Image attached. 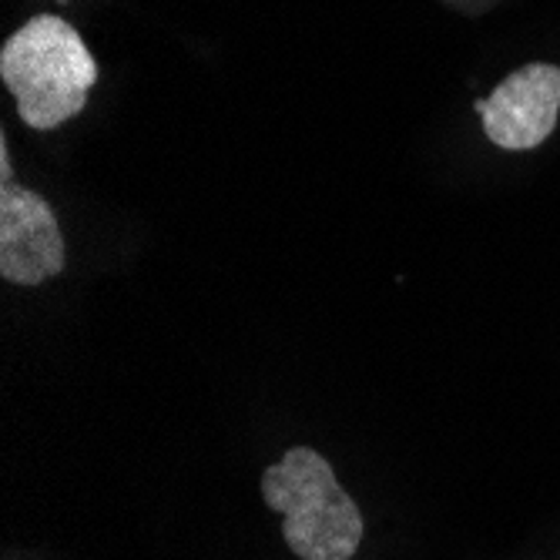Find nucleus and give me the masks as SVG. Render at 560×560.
Listing matches in <instances>:
<instances>
[{"label":"nucleus","mask_w":560,"mask_h":560,"mask_svg":"<svg viewBox=\"0 0 560 560\" xmlns=\"http://www.w3.org/2000/svg\"><path fill=\"white\" fill-rule=\"evenodd\" d=\"M0 78L27 128L55 131L84 112L97 61L65 18L37 14L8 37L0 50Z\"/></svg>","instance_id":"nucleus-1"},{"label":"nucleus","mask_w":560,"mask_h":560,"mask_svg":"<svg viewBox=\"0 0 560 560\" xmlns=\"http://www.w3.org/2000/svg\"><path fill=\"white\" fill-rule=\"evenodd\" d=\"M262 500L282 514V537L299 560H352L363 544V514L313 446H292L262 470Z\"/></svg>","instance_id":"nucleus-2"},{"label":"nucleus","mask_w":560,"mask_h":560,"mask_svg":"<svg viewBox=\"0 0 560 560\" xmlns=\"http://www.w3.org/2000/svg\"><path fill=\"white\" fill-rule=\"evenodd\" d=\"M487 138L503 151H530L544 144L560 118V68L527 65L506 74L490 97L477 101Z\"/></svg>","instance_id":"nucleus-3"},{"label":"nucleus","mask_w":560,"mask_h":560,"mask_svg":"<svg viewBox=\"0 0 560 560\" xmlns=\"http://www.w3.org/2000/svg\"><path fill=\"white\" fill-rule=\"evenodd\" d=\"M65 235L47 201L24 185H0V276L40 285L65 269Z\"/></svg>","instance_id":"nucleus-4"},{"label":"nucleus","mask_w":560,"mask_h":560,"mask_svg":"<svg viewBox=\"0 0 560 560\" xmlns=\"http://www.w3.org/2000/svg\"><path fill=\"white\" fill-rule=\"evenodd\" d=\"M11 155H8V138H0V185H14L11 182Z\"/></svg>","instance_id":"nucleus-5"}]
</instances>
